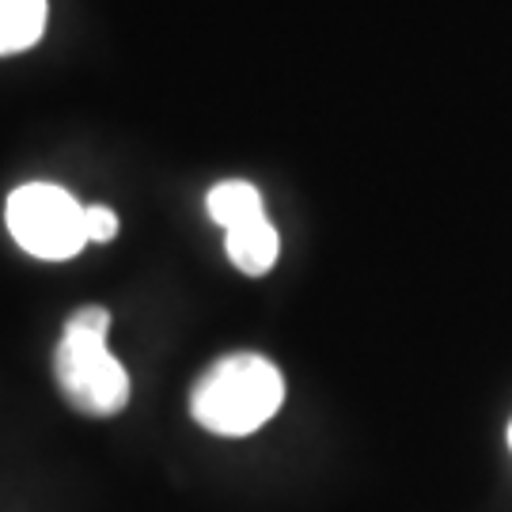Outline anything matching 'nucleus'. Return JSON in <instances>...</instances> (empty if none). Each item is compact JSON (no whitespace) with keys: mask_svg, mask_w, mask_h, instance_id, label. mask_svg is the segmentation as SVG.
<instances>
[{"mask_svg":"<svg viewBox=\"0 0 512 512\" xmlns=\"http://www.w3.org/2000/svg\"><path fill=\"white\" fill-rule=\"evenodd\" d=\"M285 403V380L262 353H228L190 391L194 421L217 437H251Z\"/></svg>","mask_w":512,"mask_h":512,"instance_id":"1","label":"nucleus"},{"mask_svg":"<svg viewBox=\"0 0 512 512\" xmlns=\"http://www.w3.org/2000/svg\"><path fill=\"white\" fill-rule=\"evenodd\" d=\"M110 311L92 304L76 308L57 342L54 372L73 410L88 418L122 414L129 403V372L107 349Z\"/></svg>","mask_w":512,"mask_h":512,"instance_id":"2","label":"nucleus"},{"mask_svg":"<svg viewBox=\"0 0 512 512\" xmlns=\"http://www.w3.org/2000/svg\"><path fill=\"white\" fill-rule=\"evenodd\" d=\"M8 232L27 255L65 262L80 255L88 239L84 205L54 183H27L8 198Z\"/></svg>","mask_w":512,"mask_h":512,"instance_id":"3","label":"nucleus"},{"mask_svg":"<svg viewBox=\"0 0 512 512\" xmlns=\"http://www.w3.org/2000/svg\"><path fill=\"white\" fill-rule=\"evenodd\" d=\"M277 247H281V243H277V232H274V224L266 220V213L243 220V224L224 232V251L232 258V266L243 270L247 277L270 274L277 262Z\"/></svg>","mask_w":512,"mask_h":512,"instance_id":"4","label":"nucleus"},{"mask_svg":"<svg viewBox=\"0 0 512 512\" xmlns=\"http://www.w3.org/2000/svg\"><path fill=\"white\" fill-rule=\"evenodd\" d=\"M46 0H0V57L31 50L46 31Z\"/></svg>","mask_w":512,"mask_h":512,"instance_id":"5","label":"nucleus"},{"mask_svg":"<svg viewBox=\"0 0 512 512\" xmlns=\"http://www.w3.org/2000/svg\"><path fill=\"white\" fill-rule=\"evenodd\" d=\"M205 205H209V217L217 220L224 232L236 228V224H243V220L262 217V194H258L251 183H243V179L217 183L213 190H209Z\"/></svg>","mask_w":512,"mask_h":512,"instance_id":"6","label":"nucleus"},{"mask_svg":"<svg viewBox=\"0 0 512 512\" xmlns=\"http://www.w3.org/2000/svg\"><path fill=\"white\" fill-rule=\"evenodd\" d=\"M84 224H88V239L92 243H107L118 236V217L107 205H84Z\"/></svg>","mask_w":512,"mask_h":512,"instance_id":"7","label":"nucleus"},{"mask_svg":"<svg viewBox=\"0 0 512 512\" xmlns=\"http://www.w3.org/2000/svg\"><path fill=\"white\" fill-rule=\"evenodd\" d=\"M509 448H512V425H509Z\"/></svg>","mask_w":512,"mask_h":512,"instance_id":"8","label":"nucleus"}]
</instances>
